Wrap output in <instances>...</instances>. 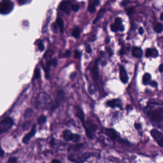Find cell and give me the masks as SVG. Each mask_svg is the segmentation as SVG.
I'll list each match as a JSON object with an SVG mask.
<instances>
[{
    "mask_svg": "<svg viewBox=\"0 0 163 163\" xmlns=\"http://www.w3.org/2000/svg\"><path fill=\"white\" fill-rule=\"evenodd\" d=\"M146 112L154 126H163V102L150 101L146 107Z\"/></svg>",
    "mask_w": 163,
    "mask_h": 163,
    "instance_id": "1",
    "label": "cell"
},
{
    "mask_svg": "<svg viewBox=\"0 0 163 163\" xmlns=\"http://www.w3.org/2000/svg\"><path fill=\"white\" fill-rule=\"evenodd\" d=\"M84 145V143H79L70 146L68 149V159L74 162H82L92 156L93 154L89 152H80Z\"/></svg>",
    "mask_w": 163,
    "mask_h": 163,
    "instance_id": "2",
    "label": "cell"
},
{
    "mask_svg": "<svg viewBox=\"0 0 163 163\" xmlns=\"http://www.w3.org/2000/svg\"><path fill=\"white\" fill-rule=\"evenodd\" d=\"M13 125V121L10 117H7L0 122V135L7 132Z\"/></svg>",
    "mask_w": 163,
    "mask_h": 163,
    "instance_id": "3",
    "label": "cell"
},
{
    "mask_svg": "<svg viewBox=\"0 0 163 163\" xmlns=\"http://www.w3.org/2000/svg\"><path fill=\"white\" fill-rule=\"evenodd\" d=\"M151 134L154 139L156 141L157 144L160 146L163 147V133H162L157 129H153L151 131Z\"/></svg>",
    "mask_w": 163,
    "mask_h": 163,
    "instance_id": "4",
    "label": "cell"
},
{
    "mask_svg": "<svg viewBox=\"0 0 163 163\" xmlns=\"http://www.w3.org/2000/svg\"><path fill=\"white\" fill-rule=\"evenodd\" d=\"M13 8V3L10 1H3L0 3V13H7Z\"/></svg>",
    "mask_w": 163,
    "mask_h": 163,
    "instance_id": "5",
    "label": "cell"
},
{
    "mask_svg": "<svg viewBox=\"0 0 163 163\" xmlns=\"http://www.w3.org/2000/svg\"><path fill=\"white\" fill-rule=\"evenodd\" d=\"M105 133L107 136H108L112 140L115 141V140H119V137H118V135L117 133V132L113 129H110V128L105 129Z\"/></svg>",
    "mask_w": 163,
    "mask_h": 163,
    "instance_id": "6",
    "label": "cell"
},
{
    "mask_svg": "<svg viewBox=\"0 0 163 163\" xmlns=\"http://www.w3.org/2000/svg\"><path fill=\"white\" fill-rule=\"evenodd\" d=\"M75 115L76 116L79 118V119L81 121L82 124H83V126L84 127L85 129V131H87V128L85 126V120H84V113L83 112V111L82 110V109L78 107H75Z\"/></svg>",
    "mask_w": 163,
    "mask_h": 163,
    "instance_id": "7",
    "label": "cell"
},
{
    "mask_svg": "<svg viewBox=\"0 0 163 163\" xmlns=\"http://www.w3.org/2000/svg\"><path fill=\"white\" fill-rule=\"evenodd\" d=\"M36 132V125L34 124L33 126V127H32V129H31V131L29 132V133H27V135H26L24 136V137L23 138V139H22L23 143H27L29 141V140H31V138L35 135Z\"/></svg>",
    "mask_w": 163,
    "mask_h": 163,
    "instance_id": "8",
    "label": "cell"
},
{
    "mask_svg": "<svg viewBox=\"0 0 163 163\" xmlns=\"http://www.w3.org/2000/svg\"><path fill=\"white\" fill-rule=\"evenodd\" d=\"M93 79L95 82H98L99 80V72H98V60H96L94 65L91 69Z\"/></svg>",
    "mask_w": 163,
    "mask_h": 163,
    "instance_id": "9",
    "label": "cell"
},
{
    "mask_svg": "<svg viewBox=\"0 0 163 163\" xmlns=\"http://www.w3.org/2000/svg\"><path fill=\"white\" fill-rule=\"evenodd\" d=\"M107 105L112 108H115V107L121 108L122 101L120 99H114L110 101H108L107 103Z\"/></svg>",
    "mask_w": 163,
    "mask_h": 163,
    "instance_id": "10",
    "label": "cell"
},
{
    "mask_svg": "<svg viewBox=\"0 0 163 163\" xmlns=\"http://www.w3.org/2000/svg\"><path fill=\"white\" fill-rule=\"evenodd\" d=\"M120 79L123 84H127L129 80L126 71L122 65L120 66Z\"/></svg>",
    "mask_w": 163,
    "mask_h": 163,
    "instance_id": "11",
    "label": "cell"
},
{
    "mask_svg": "<svg viewBox=\"0 0 163 163\" xmlns=\"http://www.w3.org/2000/svg\"><path fill=\"white\" fill-rule=\"evenodd\" d=\"M70 3L71 2L68 1L62 2L60 4V6H59V8L65 13H66L67 15H69L70 13Z\"/></svg>",
    "mask_w": 163,
    "mask_h": 163,
    "instance_id": "12",
    "label": "cell"
},
{
    "mask_svg": "<svg viewBox=\"0 0 163 163\" xmlns=\"http://www.w3.org/2000/svg\"><path fill=\"white\" fill-rule=\"evenodd\" d=\"M65 98V91H63V90L59 91L57 94L56 98H55L56 107H57L58 105H60L61 103L64 101Z\"/></svg>",
    "mask_w": 163,
    "mask_h": 163,
    "instance_id": "13",
    "label": "cell"
},
{
    "mask_svg": "<svg viewBox=\"0 0 163 163\" xmlns=\"http://www.w3.org/2000/svg\"><path fill=\"white\" fill-rule=\"evenodd\" d=\"M99 3H100L99 1H94V2H91L89 3V7H88V11L91 13H94L96 11V7L98 6Z\"/></svg>",
    "mask_w": 163,
    "mask_h": 163,
    "instance_id": "14",
    "label": "cell"
},
{
    "mask_svg": "<svg viewBox=\"0 0 163 163\" xmlns=\"http://www.w3.org/2000/svg\"><path fill=\"white\" fill-rule=\"evenodd\" d=\"M63 138L66 141L73 140V134L70 130H65L63 132Z\"/></svg>",
    "mask_w": 163,
    "mask_h": 163,
    "instance_id": "15",
    "label": "cell"
},
{
    "mask_svg": "<svg viewBox=\"0 0 163 163\" xmlns=\"http://www.w3.org/2000/svg\"><path fill=\"white\" fill-rule=\"evenodd\" d=\"M132 55L136 57H141L143 55L142 50L139 47H134L132 50Z\"/></svg>",
    "mask_w": 163,
    "mask_h": 163,
    "instance_id": "16",
    "label": "cell"
},
{
    "mask_svg": "<svg viewBox=\"0 0 163 163\" xmlns=\"http://www.w3.org/2000/svg\"><path fill=\"white\" fill-rule=\"evenodd\" d=\"M105 12H106V10H105V9H104V8H101L99 11V12L98 13V15H97V16H96V19L94 20V21H93V24H96L102 17H103V16H104V14L105 13Z\"/></svg>",
    "mask_w": 163,
    "mask_h": 163,
    "instance_id": "17",
    "label": "cell"
},
{
    "mask_svg": "<svg viewBox=\"0 0 163 163\" xmlns=\"http://www.w3.org/2000/svg\"><path fill=\"white\" fill-rule=\"evenodd\" d=\"M56 24L60 28V30L61 33H63L64 31V22L63 19L60 17H58L56 20Z\"/></svg>",
    "mask_w": 163,
    "mask_h": 163,
    "instance_id": "18",
    "label": "cell"
},
{
    "mask_svg": "<svg viewBox=\"0 0 163 163\" xmlns=\"http://www.w3.org/2000/svg\"><path fill=\"white\" fill-rule=\"evenodd\" d=\"M151 79V75H150L149 73H146L145 74H144V75L143 77V84L147 85L150 82Z\"/></svg>",
    "mask_w": 163,
    "mask_h": 163,
    "instance_id": "19",
    "label": "cell"
},
{
    "mask_svg": "<svg viewBox=\"0 0 163 163\" xmlns=\"http://www.w3.org/2000/svg\"><path fill=\"white\" fill-rule=\"evenodd\" d=\"M154 31L156 32V33H161L162 32V31L163 30V26L162 24L161 23H157L154 27Z\"/></svg>",
    "mask_w": 163,
    "mask_h": 163,
    "instance_id": "20",
    "label": "cell"
},
{
    "mask_svg": "<svg viewBox=\"0 0 163 163\" xmlns=\"http://www.w3.org/2000/svg\"><path fill=\"white\" fill-rule=\"evenodd\" d=\"M80 29H79L78 27H75V28L73 30L72 36H73V37H75V38H79V36H80Z\"/></svg>",
    "mask_w": 163,
    "mask_h": 163,
    "instance_id": "21",
    "label": "cell"
},
{
    "mask_svg": "<svg viewBox=\"0 0 163 163\" xmlns=\"http://www.w3.org/2000/svg\"><path fill=\"white\" fill-rule=\"evenodd\" d=\"M47 121V117L45 115H41L38 118V122L39 124H43L44 123H46Z\"/></svg>",
    "mask_w": 163,
    "mask_h": 163,
    "instance_id": "22",
    "label": "cell"
},
{
    "mask_svg": "<svg viewBox=\"0 0 163 163\" xmlns=\"http://www.w3.org/2000/svg\"><path fill=\"white\" fill-rule=\"evenodd\" d=\"M153 50L154 49H146V57H152L153 56Z\"/></svg>",
    "mask_w": 163,
    "mask_h": 163,
    "instance_id": "23",
    "label": "cell"
},
{
    "mask_svg": "<svg viewBox=\"0 0 163 163\" xmlns=\"http://www.w3.org/2000/svg\"><path fill=\"white\" fill-rule=\"evenodd\" d=\"M35 79H38L40 78L41 77V74H40V70L39 68H36L35 70Z\"/></svg>",
    "mask_w": 163,
    "mask_h": 163,
    "instance_id": "24",
    "label": "cell"
},
{
    "mask_svg": "<svg viewBox=\"0 0 163 163\" xmlns=\"http://www.w3.org/2000/svg\"><path fill=\"white\" fill-rule=\"evenodd\" d=\"M80 136L78 134H75V135H73V140L74 142H75V143H77V142H79V141L80 140Z\"/></svg>",
    "mask_w": 163,
    "mask_h": 163,
    "instance_id": "25",
    "label": "cell"
},
{
    "mask_svg": "<svg viewBox=\"0 0 163 163\" xmlns=\"http://www.w3.org/2000/svg\"><path fill=\"white\" fill-rule=\"evenodd\" d=\"M96 91V89L95 86H94L93 85H90V87H89V93L90 94H93L95 93Z\"/></svg>",
    "mask_w": 163,
    "mask_h": 163,
    "instance_id": "26",
    "label": "cell"
},
{
    "mask_svg": "<svg viewBox=\"0 0 163 163\" xmlns=\"http://www.w3.org/2000/svg\"><path fill=\"white\" fill-rule=\"evenodd\" d=\"M115 24L117 25V26H119L121 24H122V20L121 18L120 17H117L115 19Z\"/></svg>",
    "mask_w": 163,
    "mask_h": 163,
    "instance_id": "27",
    "label": "cell"
},
{
    "mask_svg": "<svg viewBox=\"0 0 163 163\" xmlns=\"http://www.w3.org/2000/svg\"><path fill=\"white\" fill-rule=\"evenodd\" d=\"M111 30H112L113 32H117V31L118 30V26H117L115 24H112V26H111Z\"/></svg>",
    "mask_w": 163,
    "mask_h": 163,
    "instance_id": "28",
    "label": "cell"
},
{
    "mask_svg": "<svg viewBox=\"0 0 163 163\" xmlns=\"http://www.w3.org/2000/svg\"><path fill=\"white\" fill-rule=\"evenodd\" d=\"M71 8L74 12H78V10H79V6L78 5H72Z\"/></svg>",
    "mask_w": 163,
    "mask_h": 163,
    "instance_id": "29",
    "label": "cell"
},
{
    "mask_svg": "<svg viewBox=\"0 0 163 163\" xmlns=\"http://www.w3.org/2000/svg\"><path fill=\"white\" fill-rule=\"evenodd\" d=\"M38 49H39V50H40V51H43V50H44V49H45V47H44V45L43 44L41 40V41L38 43Z\"/></svg>",
    "mask_w": 163,
    "mask_h": 163,
    "instance_id": "30",
    "label": "cell"
},
{
    "mask_svg": "<svg viewBox=\"0 0 163 163\" xmlns=\"http://www.w3.org/2000/svg\"><path fill=\"white\" fill-rule=\"evenodd\" d=\"M127 13L129 15L134 13V12H135V8L134 7H130L129 8H128L127 10Z\"/></svg>",
    "mask_w": 163,
    "mask_h": 163,
    "instance_id": "31",
    "label": "cell"
},
{
    "mask_svg": "<svg viewBox=\"0 0 163 163\" xmlns=\"http://www.w3.org/2000/svg\"><path fill=\"white\" fill-rule=\"evenodd\" d=\"M17 161V159L16 157H11L8 159L9 163H16Z\"/></svg>",
    "mask_w": 163,
    "mask_h": 163,
    "instance_id": "32",
    "label": "cell"
},
{
    "mask_svg": "<svg viewBox=\"0 0 163 163\" xmlns=\"http://www.w3.org/2000/svg\"><path fill=\"white\" fill-rule=\"evenodd\" d=\"M52 29L54 33H56L57 30V26L55 23H53L52 25Z\"/></svg>",
    "mask_w": 163,
    "mask_h": 163,
    "instance_id": "33",
    "label": "cell"
},
{
    "mask_svg": "<svg viewBox=\"0 0 163 163\" xmlns=\"http://www.w3.org/2000/svg\"><path fill=\"white\" fill-rule=\"evenodd\" d=\"M51 63V65H53L54 66H57V59H54L50 61Z\"/></svg>",
    "mask_w": 163,
    "mask_h": 163,
    "instance_id": "34",
    "label": "cell"
},
{
    "mask_svg": "<svg viewBox=\"0 0 163 163\" xmlns=\"http://www.w3.org/2000/svg\"><path fill=\"white\" fill-rule=\"evenodd\" d=\"M70 54H71V51L70 50H67L61 57H69L70 55Z\"/></svg>",
    "mask_w": 163,
    "mask_h": 163,
    "instance_id": "35",
    "label": "cell"
},
{
    "mask_svg": "<svg viewBox=\"0 0 163 163\" xmlns=\"http://www.w3.org/2000/svg\"><path fill=\"white\" fill-rule=\"evenodd\" d=\"M149 84L152 86V87H156L157 86V82L156 81H152V82H151L150 83H149Z\"/></svg>",
    "mask_w": 163,
    "mask_h": 163,
    "instance_id": "36",
    "label": "cell"
},
{
    "mask_svg": "<svg viewBox=\"0 0 163 163\" xmlns=\"http://www.w3.org/2000/svg\"><path fill=\"white\" fill-rule=\"evenodd\" d=\"M80 55H81V54H80V52L79 51L75 50V55H75V58H77V59L79 58V57H80Z\"/></svg>",
    "mask_w": 163,
    "mask_h": 163,
    "instance_id": "37",
    "label": "cell"
},
{
    "mask_svg": "<svg viewBox=\"0 0 163 163\" xmlns=\"http://www.w3.org/2000/svg\"><path fill=\"white\" fill-rule=\"evenodd\" d=\"M118 26V30L121 31H124V26L122 24H121L119 26Z\"/></svg>",
    "mask_w": 163,
    "mask_h": 163,
    "instance_id": "38",
    "label": "cell"
},
{
    "mask_svg": "<svg viewBox=\"0 0 163 163\" xmlns=\"http://www.w3.org/2000/svg\"><path fill=\"white\" fill-rule=\"evenodd\" d=\"M85 50L87 53H91L92 52V49L89 46H87L85 48Z\"/></svg>",
    "mask_w": 163,
    "mask_h": 163,
    "instance_id": "39",
    "label": "cell"
},
{
    "mask_svg": "<svg viewBox=\"0 0 163 163\" xmlns=\"http://www.w3.org/2000/svg\"><path fill=\"white\" fill-rule=\"evenodd\" d=\"M77 75V72H73L70 75V79L75 78V77H76Z\"/></svg>",
    "mask_w": 163,
    "mask_h": 163,
    "instance_id": "40",
    "label": "cell"
},
{
    "mask_svg": "<svg viewBox=\"0 0 163 163\" xmlns=\"http://www.w3.org/2000/svg\"><path fill=\"white\" fill-rule=\"evenodd\" d=\"M138 33H139V34H140V35H143V34L144 33V29H143V27H140L139 28V29H138Z\"/></svg>",
    "mask_w": 163,
    "mask_h": 163,
    "instance_id": "41",
    "label": "cell"
},
{
    "mask_svg": "<svg viewBox=\"0 0 163 163\" xmlns=\"http://www.w3.org/2000/svg\"><path fill=\"white\" fill-rule=\"evenodd\" d=\"M135 128H136L137 129H140L141 128V124H139V123H135Z\"/></svg>",
    "mask_w": 163,
    "mask_h": 163,
    "instance_id": "42",
    "label": "cell"
},
{
    "mask_svg": "<svg viewBox=\"0 0 163 163\" xmlns=\"http://www.w3.org/2000/svg\"><path fill=\"white\" fill-rule=\"evenodd\" d=\"M96 35H93L92 36H91L89 38V41H94V40H96Z\"/></svg>",
    "mask_w": 163,
    "mask_h": 163,
    "instance_id": "43",
    "label": "cell"
},
{
    "mask_svg": "<svg viewBox=\"0 0 163 163\" xmlns=\"http://www.w3.org/2000/svg\"><path fill=\"white\" fill-rule=\"evenodd\" d=\"M52 163H62V162L58 159H53L52 161Z\"/></svg>",
    "mask_w": 163,
    "mask_h": 163,
    "instance_id": "44",
    "label": "cell"
},
{
    "mask_svg": "<svg viewBox=\"0 0 163 163\" xmlns=\"http://www.w3.org/2000/svg\"><path fill=\"white\" fill-rule=\"evenodd\" d=\"M4 154H5V152H4V151H3V149H2V148H1V146H0V156H1V157H2L3 155H4Z\"/></svg>",
    "mask_w": 163,
    "mask_h": 163,
    "instance_id": "45",
    "label": "cell"
},
{
    "mask_svg": "<svg viewBox=\"0 0 163 163\" xmlns=\"http://www.w3.org/2000/svg\"><path fill=\"white\" fill-rule=\"evenodd\" d=\"M159 71L161 72V73L163 72V64H162V65H161L159 66Z\"/></svg>",
    "mask_w": 163,
    "mask_h": 163,
    "instance_id": "46",
    "label": "cell"
},
{
    "mask_svg": "<svg viewBox=\"0 0 163 163\" xmlns=\"http://www.w3.org/2000/svg\"><path fill=\"white\" fill-rule=\"evenodd\" d=\"M128 3H129L128 1H124V2H122L121 3V5H122V6H124V5H126V4H127Z\"/></svg>",
    "mask_w": 163,
    "mask_h": 163,
    "instance_id": "47",
    "label": "cell"
},
{
    "mask_svg": "<svg viewBox=\"0 0 163 163\" xmlns=\"http://www.w3.org/2000/svg\"><path fill=\"white\" fill-rule=\"evenodd\" d=\"M160 19H161V20L163 21V13H162L161 14V16H160Z\"/></svg>",
    "mask_w": 163,
    "mask_h": 163,
    "instance_id": "48",
    "label": "cell"
},
{
    "mask_svg": "<svg viewBox=\"0 0 163 163\" xmlns=\"http://www.w3.org/2000/svg\"><path fill=\"white\" fill-rule=\"evenodd\" d=\"M108 42H109V38H107V41H106V43H108Z\"/></svg>",
    "mask_w": 163,
    "mask_h": 163,
    "instance_id": "49",
    "label": "cell"
}]
</instances>
